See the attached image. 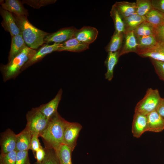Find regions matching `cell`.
I'll use <instances>...</instances> for the list:
<instances>
[{"label":"cell","mask_w":164,"mask_h":164,"mask_svg":"<svg viewBox=\"0 0 164 164\" xmlns=\"http://www.w3.org/2000/svg\"><path fill=\"white\" fill-rule=\"evenodd\" d=\"M46 154L45 148H43L42 146L34 154L36 162H41L44 159Z\"/></svg>","instance_id":"f35d334b"},{"label":"cell","mask_w":164,"mask_h":164,"mask_svg":"<svg viewBox=\"0 0 164 164\" xmlns=\"http://www.w3.org/2000/svg\"><path fill=\"white\" fill-rule=\"evenodd\" d=\"M119 56V51L108 53L104 64L107 68V71L105 74V78L108 80H111L114 77V67L118 63Z\"/></svg>","instance_id":"ffe728a7"},{"label":"cell","mask_w":164,"mask_h":164,"mask_svg":"<svg viewBox=\"0 0 164 164\" xmlns=\"http://www.w3.org/2000/svg\"><path fill=\"white\" fill-rule=\"evenodd\" d=\"M154 8L164 13V0H151Z\"/></svg>","instance_id":"74e56055"},{"label":"cell","mask_w":164,"mask_h":164,"mask_svg":"<svg viewBox=\"0 0 164 164\" xmlns=\"http://www.w3.org/2000/svg\"><path fill=\"white\" fill-rule=\"evenodd\" d=\"M28 151L17 152L15 164H30Z\"/></svg>","instance_id":"e575fe53"},{"label":"cell","mask_w":164,"mask_h":164,"mask_svg":"<svg viewBox=\"0 0 164 164\" xmlns=\"http://www.w3.org/2000/svg\"><path fill=\"white\" fill-rule=\"evenodd\" d=\"M98 33L95 27L84 26L80 29H77L74 37L82 43L89 45L95 40Z\"/></svg>","instance_id":"8fae6325"},{"label":"cell","mask_w":164,"mask_h":164,"mask_svg":"<svg viewBox=\"0 0 164 164\" xmlns=\"http://www.w3.org/2000/svg\"><path fill=\"white\" fill-rule=\"evenodd\" d=\"M155 36L159 43H164V24L155 28Z\"/></svg>","instance_id":"8d00e7d4"},{"label":"cell","mask_w":164,"mask_h":164,"mask_svg":"<svg viewBox=\"0 0 164 164\" xmlns=\"http://www.w3.org/2000/svg\"><path fill=\"white\" fill-rule=\"evenodd\" d=\"M76 29L73 26L60 29L47 36L44 39L45 43H61L73 37Z\"/></svg>","instance_id":"52a82bcc"},{"label":"cell","mask_w":164,"mask_h":164,"mask_svg":"<svg viewBox=\"0 0 164 164\" xmlns=\"http://www.w3.org/2000/svg\"><path fill=\"white\" fill-rule=\"evenodd\" d=\"M44 148L46 154L43 159L40 162L36 161L34 164H60L55 150L51 148Z\"/></svg>","instance_id":"4dcf8cb0"},{"label":"cell","mask_w":164,"mask_h":164,"mask_svg":"<svg viewBox=\"0 0 164 164\" xmlns=\"http://www.w3.org/2000/svg\"><path fill=\"white\" fill-rule=\"evenodd\" d=\"M39 135L37 134H35L32 135L30 149L32 151L34 154L35 152L42 147L38 139Z\"/></svg>","instance_id":"d590c367"},{"label":"cell","mask_w":164,"mask_h":164,"mask_svg":"<svg viewBox=\"0 0 164 164\" xmlns=\"http://www.w3.org/2000/svg\"><path fill=\"white\" fill-rule=\"evenodd\" d=\"M36 52V50L26 46L6 64L2 66L1 70L4 82L16 77L22 72L25 64Z\"/></svg>","instance_id":"3957f363"},{"label":"cell","mask_w":164,"mask_h":164,"mask_svg":"<svg viewBox=\"0 0 164 164\" xmlns=\"http://www.w3.org/2000/svg\"><path fill=\"white\" fill-rule=\"evenodd\" d=\"M124 34L123 32L114 31L109 43L105 48L106 51L108 53L119 51L123 43Z\"/></svg>","instance_id":"603a6c76"},{"label":"cell","mask_w":164,"mask_h":164,"mask_svg":"<svg viewBox=\"0 0 164 164\" xmlns=\"http://www.w3.org/2000/svg\"><path fill=\"white\" fill-rule=\"evenodd\" d=\"M136 38L137 50L154 46L158 43L154 35L139 36Z\"/></svg>","instance_id":"f1b7e54d"},{"label":"cell","mask_w":164,"mask_h":164,"mask_svg":"<svg viewBox=\"0 0 164 164\" xmlns=\"http://www.w3.org/2000/svg\"><path fill=\"white\" fill-rule=\"evenodd\" d=\"M17 135L10 128L1 134V153L5 154L15 150Z\"/></svg>","instance_id":"ba28073f"},{"label":"cell","mask_w":164,"mask_h":164,"mask_svg":"<svg viewBox=\"0 0 164 164\" xmlns=\"http://www.w3.org/2000/svg\"><path fill=\"white\" fill-rule=\"evenodd\" d=\"M32 134L26 127L17 134L15 150L17 152L28 151L30 149Z\"/></svg>","instance_id":"d6986e66"},{"label":"cell","mask_w":164,"mask_h":164,"mask_svg":"<svg viewBox=\"0 0 164 164\" xmlns=\"http://www.w3.org/2000/svg\"><path fill=\"white\" fill-rule=\"evenodd\" d=\"M110 16L114 23L115 31L117 32H125L123 19L117 8L113 5L110 11Z\"/></svg>","instance_id":"4316f807"},{"label":"cell","mask_w":164,"mask_h":164,"mask_svg":"<svg viewBox=\"0 0 164 164\" xmlns=\"http://www.w3.org/2000/svg\"><path fill=\"white\" fill-rule=\"evenodd\" d=\"M161 98L158 89L149 88L143 97L137 104L135 112L147 115L156 110Z\"/></svg>","instance_id":"277c9868"},{"label":"cell","mask_w":164,"mask_h":164,"mask_svg":"<svg viewBox=\"0 0 164 164\" xmlns=\"http://www.w3.org/2000/svg\"><path fill=\"white\" fill-rule=\"evenodd\" d=\"M55 0H22V3L26 4L34 8L38 9L41 7L54 3Z\"/></svg>","instance_id":"d6a6232c"},{"label":"cell","mask_w":164,"mask_h":164,"mask_svg":"<svg viewBox=\"0 0 164 164\" xmlns=\"http://www.w3.org/2000/svg\"><path fill=\"white\" fill-rule=\"evenodd\" d=\"M11 48L8 56L9 61L20 53L27 46L21 34L11 36Z\"/></svg>","instance_id":"44dd1931"},{"label":"cell","mask_w":164,"mask_h":164,"mask_svg":"<svg viewBox=\"0 0 164 164\" xmlns=\"http://www.w3.org/2000/svg\"><path fill=\"white\" fill-rule=\"evenodd\" d=\"M89 48V45L84 43L74 37L61 43L58 51H67L79 53Z\"/></svg>","instance_id":"ac0fdd59"},{"label":"cell","mask_w":164,"mask_h":164,"mask_svg":"<svg viewBox=\"0 0 164 164\" xmlns=\"http://www.w3.org/2000/svg\"><path fill=\"white\" fill-rule=\"evenodd\" d=\"M136 36L154 35L155 28L146 21L142 22L134 31Z\"/></svg>","instance_id":"83f0119b"},{"label":"cell","mask_w":164,"mask_h":164,"mask_svg":"<svg viewBox=\"0 0 164 164\" xmlns=\"http://www.w3.org/2000/svg\"><path fill=\"white\" fill-rule=\"evenodd\" d=\"M62 93L63 90L60 89L52 100L38 107L39 110L48 119L50 120L58 112L57 109L62 98Z\"/></svg>","instance_id":"7c38bea8"},{"label":"cell","mask_w":164,"mask_h":164,"mask_svg":"<svg viewBox=\"0 0 164 164\" xmlns=\"http://www.w3.org/2000/svg\"><path fill=\"white\" fill-rule=\"evenodd\" d=\"M82 128V125L79 123L65 121L63 144L68 146L72 151L77 145V139Z\"/></svg>","instance_id":"8992f818"},{"label":"cell","mask_w":164,"mask_h":164,"mask_svg":"<svg viewBox=\"0 0 164 164\" xmlns=\"http://www.w3.org/2000/svg\"><path fill=\"white\" fill-rule=\"evenodd\" d=\"M65 121L58 112L49 120L47 127L40 136L43 139L45 148L56 150L63 144Z\"/></svg>","instance_id":"7a4b0ae2"},{"label":"cell","mask_w":164,"mask_h":164,"mask_svg":"<svg viewBox=\"0 0 164 164\" xmlns=\"http://www.w3.org/2000/svg\"><path fill=\"white\" fill-rule=\"evenodd\" d=\"M147 131L159 132L164 129V119L155 110L147 115Z\"/></svg>","instance_id":"e0dca14e"},{"label":"cell","mask_w":164,"mask_h":164,"mask_svg":"<svg viewBox=\"0 0 164 164\" xmlns=\"http://www.w3.org/2000/svg\"><path fill=\"white\" fill-rule=\"evenodd\" d=\"M123 20L126 32L134 31L145 21V17L140 16L135 13L123 19Z\"/></svg>","instance_id":"cb8c5ba5"},{"label":"cell","mask_w":164,"mask_h":164,"mask_svg":"<svg viewBox=\"0 0 164 164\" xmlns=\"http://www.w3.org/2000/svg\"><path fill=\"white\" fill-rule=\"evenodd\" d=\"M61 43H54L52 45H46L40 48L23 67L22 71L30 66L40 61L48 54L57 51Z\"/></svg>","instance_id":"5bb4252c"},{"label":"cell","mask_w":164,"mask_h":164,"mask_svg":"<svg viewBox=\"0 0 164 164\" xmlns=\"http://www.w3.org/2000/svg\"><path fill=\"white\" fill-rule=\"evenodd\" d=\"M156 110L164 119V98H161Z\"/></svg>","instance_id":"ab89813d"},{"label":"cell","mask_w":164,"mask_h":164,"mask_svg":"<svg viewBox=\"0 0 164 164\" xmlns=\"http://www.w3.org/2000/svg\"><path fill=\"white\" fill-rule=\"evenodd\" d=\"M145 21L155 28L164 24V13L153 9L145 16Z\"/></svg>","instance_id":"d4e9b609"},{"label":"cell","mask_w":164,"mask_h":164,"mask_svg":"<svg viewBox=\"0 0 164 164\" xmlns=\"http://www.w3.org/2000/svg\"><path fill=\"white\" fill-rule=\"evenodd\" d=\"M23 39L30 48L37 49L45 43L44 39L49 33L40 30L32 25L25 16L13 14Z\"/></svg>","instance_id":"6da1fadb"},{"label":"cell","mask_w":164,"mask_h":164,"mask_svg":"<svg viewBox=\"0 0 164 164\" xmlns=\"http://www.w3.org/2000/svg\"><path fill=\"white\" fill-rule=\"evenodd\" d=\"M0 14L3 19L2 26L6 31L10 33L11 36L21 34L20 29L12 13L1 7Z\"/></svg>","instance_id":"9c48e42d"},{"label":"cell","mask_w":164,"mask_h":164,"mask_svg":"<svg viewBox=\"0 0 164 164\" xmlns=\"http://www.w3.org/2000/svg\"><path fill=\"white\" fill-rule=\"evenodd\" d=\"M135 3L137 6L136 13L141 16H145L154 9L151 0H137Z\"/></svg>","instance_id":"f546056e"},{"label":"cell","mask_w":164,"mask_h":164,"mask_svg":"<svg viewBox=\"0 0 164 164\" xmlns=\"http://www.w3.org/2000/svg\"><path fill=\"white\" fill-rule=\"evenodd\" d=\"M26 127L32 135L37 134L39 137L46 129L49 120L39 110L38 107L33 108L26 114Z\"/></svg>","instance_id":"5b68a950"},{"label":"cell","mask_w":164,"mask_h":164,"mask_svg":"<svg viewBox=\"0 0 164 164\" xmlns=\"http://www.w3.org/2000/svg\"><path fill=\"white\" fill-rule=\"evenodd\" d=\"M0 5L4 9L18 16L28 15V11L23 6L22 2L18 0H0Z\"/></svg>","instance_id":"9a60e30c"},{"label":"cell","mask_w":164,"mask_h":164,"mask_svg":"<svg viewBox=\"0 0 164 164\" xmlns=\"http://www.w3.org/2000/svg\"><path fill=\"white\" fill-rule=\"evenodd\" d=\"M136 53L142 57L164 62V43H158L154 46L138 50Z\"/></svg>","instance_id":"30bf717a"},{"label":"cell","mask_w":164,"mask_h":164,"mask_svg":"<svg viewBox=\"0 0 164 164\" xmlns=\"http://www.w3.org/2000/svg\"><path fill=\"white\" fill-rule=\"evenodd\" d=\"M55 151L60 164H72L71 161L72 151L68 146L63 144Z\"/></svg>","instance_id":"484cf974"},{"label":"cell","mask_w":164,"mask_h":164,"mask_svg":"<svg viewBox=\"0 0 164 164\" xmlns=\"http://www.w3.org/2000/svg\"><path fill=\"white\" fill-rule=\"evenodd\" d=\"M17 153L15 150L7 153H1L0 164H15Z\"/></svg>","instance_id":"1f68e13d"},{"label":"cell","mask_w":164,"mask_h":164,"mask_svg":"<svg viewBox=\"0 0 164 164\" xmlns=\"http://www.w3.org/2000/svg\"><path fill=\"white\" fill-rule=\"evenodd\" d=\"M146 131H147V115L135 112L132 128V132L133 136L139 138Z\"/></svg>","instance_id":"4fadbf2b"},{"label":"cell","mask_w":164,"mask_h":164,"mask_svg":"<svg viewBox=\"0 0 164 164\" xmlns=\"http://www.w3.org/2000/svg\"><path fill=\"white\" fill-rule=\"evenodd\" d=\"M137 51V39L133 31L125 32L122 47L119 51V57L130 52L136 53Z\"/></svg>","instance_id":"2e32d148"},{"label":"cell","mask_w":164,"mask_h":164,"mask_svg":"<svg viewBox=\"0 0 164 164\" xmlns=\"http://www.w3.org/2000/svg\"><path fill=\"white\" fill-rule=\"evenodd\" d=\"M155 72L159 79L164 81V62L150 59Z\"/></svg>","instance_id":"836d02e7"},{"label":"cell","mask_w":164,"mask_h":164,"mask_svg":"<svg viewBox=\"0 0 164 164\" xmlns=\"http://www.w3.org/2000/svg\"><path fill=\"white\" fill-rule=\"evenodd\" d=\"M113 5L123 19L136 13L137 6L135 2H117Z\"/></svg>","instance_id":"7402d4cb"}]
</instances>
